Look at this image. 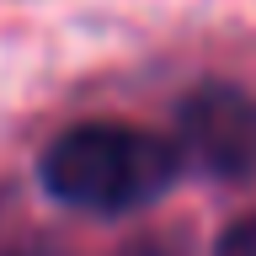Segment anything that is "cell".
Masks as SVG:
<instances>
[{"mask_svg": "<svg viewBox=\"0 0 256 256\" xmlns=\"http://www.w3.org/2000/svg\"><path fill=\"white\" fill-rule=\"evenodd\" d=\"M182 155L176 144L123 123H86L48 144L43 155V187L59 203L80 214H128L155 203L176 182Z\"/></svg>", "mask_w": 256, "mask_h": 256, "instance_id": "1", "label": "cell"}, {"mask_svg": "<svg viewBox=\"0 0 256 256\" xmlns=\"http://www.w3.org/2000/svg\"><path fill=\"white\" fill-rule=\"evenodd\" d=\"M176 155L198 171L240 182L256 171V102L235 86H203L176 118Z\"/></svg>", "mask_w": 256, "mask_h": 256, "instance_id": "2", "label": "cell"}, {"mask_svg": "<svg viewBox=\"0 0 256 256\" xmlns=\"http://www.w3.org/2000/svg\"><path fill=\"white\" fill-rule=\"evenodd\" d=\"M219 256H256V219H240L235 230L219 240Z\"/></svg>", "mask_w": 256, "mask_h": 256, "instance_id": "3", "label": "cell"}]
</instances>
